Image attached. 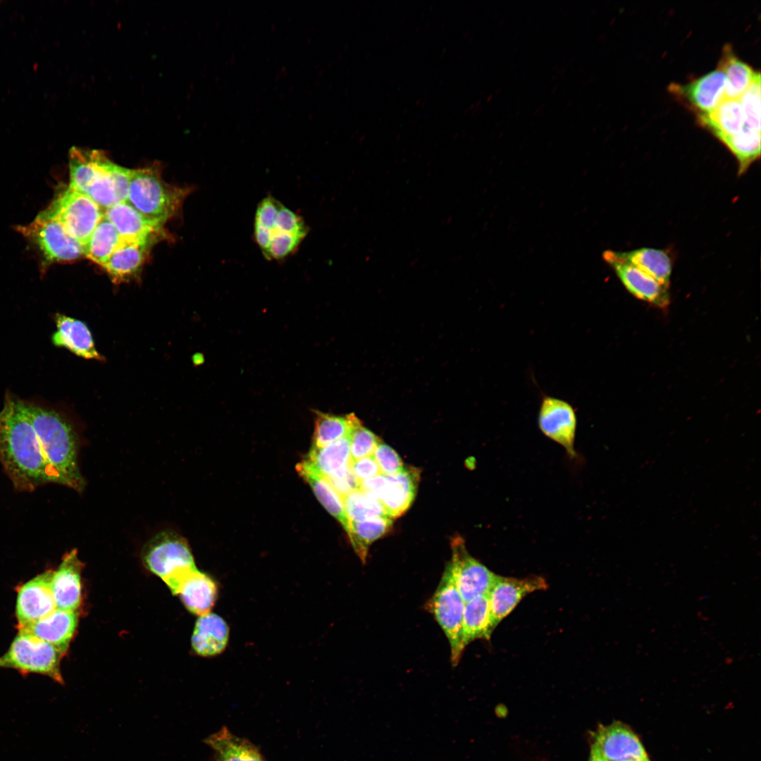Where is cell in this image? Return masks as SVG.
Listing matches in <instances>:
<instances>
[{"label": "cell", "mask_w": 761, "mask_h": 761, "mask_svg": "<svg viewBox=\"0 0 761 761\" xmlns=\"http://www.w3.org/2000/svg\"><path fill=\"white\" fill-rule=\"evenodd\" d=\"M0 464L18 491L31 492L51 483L47 464L23 400L8 392L0 411Z\"/></svg>", "instance_id": "obj_1"}, {"label": "cell", "mask_w": 761, "mask_h": 761, "mask_svg": "<svg viewBox=\"0 0 761 761\" xmlns=\"http://www.w3.org/2000/svg\"><path fill=\"white\" fill-rule=\"evenodd\" d=\"M22 400L47 464L51 483L82 492L86 483L78 464L79 435L74 421L61 407L39 400Z\"/></svg>", "instance_id": "obj_2"}, {"label": "cell", "mask_w": 761, "mask_h": 761, "mask_svg": "<svg viewBox=\"0 0 761 761\" xmlns=\"http://www.w3.org/2000/svg\"><path fill=\"white\" fill-rule=\"evenodd\" d=\"M191 189L171 185L158 164L132 169L127 201L148 219L163 225L176 214Z\"/></svg>", "instance_id": "obj_3"}, {"label": "cell", "mask_w": 761, "mask_h": 761, "mask_svg": "<svg viewBox=\"0 0 761 761\" xmlns=\"http://www.w3.org/2000/svg\"><path fill=\"white\" fill-rule=\"evenodd\" d=\"M142 559L145 567L159 576L173 594L177 595L184 579L197 569L187 541L169 531L155 535L144 545Z\"/></svg>", "instance_id": "obj_4"}, {"label": "cell", "mask_w": 761, "mask_h": 761, "mask_svg": "<svg viewBox=\"0 0 761 761\" xmlns=\"http://www.w3.org/2000/svg\"><path fill=\"white\" fill-rule=\"evenodd\" d=\"M65 654L54 645L18 631L7 652L0 657V668L39 674L63 683L60 664Z\"/></svg>", "instance_id": "obj_5"}, {"label": "cell", "mask_w": 761, "mask_h": 761, "mask_svg": "<svg viewBox=\"0 0 761 761\" xmlns=\"http://www.w3.org/2000/svg\"><path fill=\"white\" fill-rule=\"evenodd\" d=\"M43 211L58 221L85 249L104 214V211L91 198L69 186L59 192Z\"/></svg>", "instance_id": "obj_6"}, {"label": "cell", "mask_w": 761, "mask_h": 761, "mask_svg": "<svg viewBox=\"0 0 761 761\" xmlns=\"http://www.w3.org/2000/svg\"><path fill=\"white\" fill-rule=\"evenodd\" d=\"M464 605L454 576L447 565L435 593L427 603V609L433 614L449 641L453 666L458 664L464 652L461 645V631Z\"/></svg>", "instance_id": "obj_7"}, {"label": "cell", "mask_w": 761, "mask_h": 761, "mask_svg": "<svg viewBox=\"0 0 761 761\" xmlns=\"http://www.w3.org/2000/svg\"><path fill=\"white\" fill-rule=\"evenodd\" d=\"M16 229L38 248L49 263L73 262L85 256V247L44 211L29 224Z\"/></svg>", "instance_id": "obj_8"}, {"label": "cell", "mask_w": 761, "mask_h": 761, "mask_svg": "<svg viewBox=\"0 0 761 761\" xmlns=\"http://www.w3.org/2000/svg\"><path fill=\"white\" fill-rule=\"evenodd\" d=\"M132 169L113 163L101 150H92L84 194L104 211L128 199Z\"/></svg>", "instance_id": "obj_9"}, {"label": "cell", "mask_w": 761, "mask_h": 761, "mask_svg": "<svg viewBox=\"0 0 761 761\" xmlns=\"http://www.w3.org/2000/svg\"><path fill=\"white\" fill-rule=\"evenodd\" d=\"M452 557L447 564L455 579L465 602L488 594L497 575L490 571L466 550L464 540L455 536L451 543Z\"/></svg>", "instance_id": "obj_10"}, {"label": "cell", "mask_w": 761, "mask_h": 761, "mask_svg": "<svg viewBox=\"0 0 761 761\" xmlns=\"http://www.w3.org/2000/svg\"><path fill=\"white\" fill-rule=\"evenodd\" d=\"M547 583L539 576L524 579L505 577L497 575L490 589L488 597L490 609L488 635L490 638L497 625L528 594L545 590Z\"/></svg>", "instance_id": "obj_11"}, {"label": "cell", "mask_w": 761, "mask_h": 761, "mask_svg": "<svg viewBox=\"0 0 761 761\" xmlns=\"http://www.w3.org/2000/svg\"><path fill=\"white\" fill-rule=\"evenodd\" d=\"M726 78L717 68L698 78L683 84L672 83L669 92L681 101L696 116L712 111L725 98Z\"/></svg>", "instance_id": "obj_12"}, {"label": "cell", "mask_w": 761, "mask_h": 761, "mask_svg": "<svg viewBox=\"0 0 761 761\" xmlns=\"http://www.w3.org/2000/svg\"><path fill=\"white\" fill-rule=\"evenodd\" d=\"M538 424L546 437L562 445L571 457L576 456L574 442L577 419L574 407L567 401L550 395L541 398Z\"/></svg>", "instance_id": "obj_13"}, {"label": "cell", "mask_w": 761, "mask_h": 761, "mask_svg": "<svg viewBox=\"0 0 761 761\" xmlns=\"http://www.w3.org/2000/svg\"><path fill=\"white\" fill-rule=\"evenodd\" d=\"M591 753L605 761L648 759L636 735L620 722L598 728L593 734Z\"/></svg>", "instance_id": "obj_14"}, {"label": "cell", "mask_w": 761, "mask_h": 761, "mask_svg": "<svg viewBox=\"0 0 761 761\" xmlns=\"http://www.w3.org/2000/svg\"><path fill=\"white\" fill-rule=\"evenodd\" d=\"M52 574L53 570L48 569L18 588V628L35 622L56 609L51 587Z\"/></svg>", "instance_id": "obj_15"}, {"label": "cell", "mask_w": 761, "mask_h": 761, "mask_svg": "<svg viewBox=\"0 0 761 761\" xmlns=\"http://www.w3.org/2000/svg\"><path fill=\"white\" fill-rule=\"evenodd\" d=\"M603 259L610 264L626 289L636 298L658 308L667 307L670 301L669 287L621 260L614 251L603 253Z\"/></svg>", "instance_id": "obj_16"}, {"label": "cell", "mask_w": 761, "mask_h": 761, "mask_svg": "<svg viewBox=\"0 0 761 761\" xmlns=\"http://www.w3.org/2000/svg\"><path fill=\"white\" fill-rule=\"evenodd\" d=\"M84 564L76 549L64 555L56 570H53L51 587L56 609L76 611L81 604V573Z\"/></svg>", "instance_id": "obj_17"}, {"label": "cell", "mask_w": 761, "mask_h": 761, "mask_svg": "<svg viewBox=\"0 0 761 761\" xmlns=\"http://www.w3.org/2000/svg\"><path fill=\"white\" fill-rule=\"evenodd\" d=\"M104 216L125 242L152 243L163 231L162 225L144 216L127 200L106 209Z\"/></svg>", "instance_id": "obj_18"}, {"label": "cell", "mask_w": 761, "mask_h": 761, "mask_svg": "<svg viewBox=\"0 0 761 761\" xmlns=\"http://www.w3.org/2000/svg\"><path fill=\"white\" fill-rule=\"evenodd\" d=\"M54 321L56 330L51 336L54 345L66 348L85 359L105 360L97 351L92 333L85 323L60 313L55 314Z\"/></svg>", "instance_id": "obj_19"}, {"label": "cell", "mask_w": 761, "mask_h": 761, "mask_svg": "<svg viewBox=\"0 0 761 761\" xmlns=\"http://www.w3.org/2000/svg\"><path fill=\"white\" fill-rule=\"evenodd\" d=\"M78 623L77 611L56 609L49 615L18 628L66 653Z\"/></svg>", "instance_id": "obj_20"}, {"label": "cell", "mask_w": 761, "mask_h": 761, "mask_svg": "<svg viewBox=\"0 0 761 761\" xmlns=\"http://www.w3.org/2000/svg\"><path fill=\"white\" fill-rule=\"evenodd\" d=\"M228 639L229 627L226 621L218 614L209 612L197 619L192 635V647L199 655L215 656L223 652Z\"/></svg>", "instance_id": "obj_21"}, {"label": "cell", "mask_w": 761, "mask_h": 761, "mask_svg": "<svg viewBox=\"0 0 761 761\" xmlns=\"http://www.w3.org/2000/svg\"><path fill=\"white\" fill-rule=\"evenodd\" d=\"M420 473L414 467L404 469L387 476L388 483L381 503L390 518L404 514L410 507L416 493Z\"/></svg>", "instance_id": "obj_22"}, {"label": "cell", "mask_w": 761, "mask_h": 761, "mask_svg": "<svg viewBox=\"0 0 761 761\" xmlns=\"http://www.w3.org/2000/svg\"><path fill=\"white\" fill-rule=\"evenodd\" d=\"M177 595L190 612L201 616L211 612L217 599L218 588L209 576L197 569L184 579Z\"/></svg>", "instance_id": "obj_23"}, {"label": "cell", "mask_w": 761, "mask_h": 761, "mask_svg": "<svg viewBox=\"0 0 761 761\" xmlns=\"http://www.w3.org/2000/svg\"><path fill=\"white\" fill-rule=\"evenodd\" d=\"M151 243H122L103 266L115 283L129 281L141 270L149 254Z\"/></svg>", "instance_id": "obj_24"}, {"label": "cell", "mask_w": 761, "mask_h": 761, "mask_svg": "<svg viewBox=\"0 0 761 761\" xmlns=\"http://www.w3.org/2000/svg\"><path fill=\"white\" fill-rule=\"evenodd\" d=\"M696 117L699 124L718 140L736 135L744 127L739 99L725 97L712 111Z\"/></svg>", "instance_id": "obj_25"}, {"label": "cell", "mask_w": 761, "mask_h": 761, "mask_svg": "<svg viewBox=\"0 0 761 761\" xmlns=\"http://www.w3.org/2000/svg\"><path fill=\"white\" fill-rule=\"evenodd\" d=\"M621 260L635 266L660 283L669 286L672 259L662 249L643 247L627 252H615Z\"/></svg>", "instance_id": "obj_26"}, {"label": "cell", "mask_w": 761, "mask_h": 761, "mask_svg": "<svg viewBox=\"0 0 761 761\" xmlns=\"http://www.w3.org/2000/svg\"><path fill=\"white\" fill-rule=\"evenodd\" d=\"M717 68L723 71L726 78L725 97L727 98L739 99L760 75L759 71L741 60L729 44L724 47Z\"/></svg>", "instance_id": "obj_27"}, {"label": "cell", "mask_w": 761, "mask_h": 761, "mask_svg": "<svg viewBox=\"0 0 761 761\" xmlns=\"http://www.w3.org/2000/svg\"><path fill=\"white\" fill-rule=\"evenodd\" d=\"M302 462L323 475H332L352 462L349 436L320 448L311 447Z\"/></svg>", "instance_id": "obj_28"}, {"label": "cell", "mask_w": 761, "mask_h": 761, "mask_svg": "<svg viewBox=\"0 0 761 761\" xmlns=\"http://www.w3.org/2000/svg\"><path fill=\"white\" fill-rule=\"evenodd\" d=\"M297 470L299 474L311 487L323 506L342 524L347 533L349 521L345 512L343 500L326 477L311 469L302 461L297 464Z\"/></svg>", "instance_id": "obj_29"}, {"label": "cell", "mask_w": 761, "mask_h": 761, "mask_svg": "<svg viewBox=\"0 0 761 761\" xmlns=\"http://www.w3.org/2000/svg\"><path fill=\"white\" fill-rule=\"evenodd\" d=\"M206 743L215 751L217 761H265L252 744L226 727L211 735Z\"/></svg>", "instance_id": "obj_30"}, {"label": "cell", "mask_w": 761, "mask_h": 761, "mask_svg": "<svg viewBox=\"0 0 761 761\" xmlns=\"http://www.w3.org/2000/svg\"><path fill=\"white\" fill-rule=\"evenodd\" d=\"M489 619L488 594L477 596L465 602L461 631V645L464 650L476 639L490 638Z\"/></svg>", "instance_id": "obj_31"}, {"label": "cell", "mask_w": 761, "mask_h": 761, "mask_svg": "<svg viewBox=\"0 0 761 761\" xmlns=\"http://www.w3.org/2000/svg\"><path fill=\"white\" fill-rule=\"evenodd\" d=\"M360 424L361 421L354 414L340 416L316 412L312 447H323L349 436Z\"/></svg>", "instance_id": "obj_32"}, {"label": "cell", "mask_w": 761, "mask_h": 761, "mask_svg": "<svg viewBox=\"0 0 761 761\" xmlns=\"http://www.w3.org/2000/svg\"><path fill=\"white\" fill-rule=\"evenodd\" d=\"M392 525L391 518L380 516L361 521H349L347 534L353 549L365 564L369 546L386 534Z\"/></svg>", "instance_id": "obj_33"}, {"label": "cell", "mask_w": 761, "mask_h": 761, "mask_svg": "<svg viewBox=\"0 0 761 761\" xmlns=\"http://www.w3.org/2000/svg\"><path fill=\"white\" fill-rule=\"evenodd\" d=\"M122 242L116 228L104 214L88 240L85 256L103 267Z\"/></svg>", "instance_id": "obj_34"}, {"label": "cell", "mask_w": 761, "mask_h": 761, "mask_svg": "<svg viewBox=\"0 0 761 761\" xmlns=\"http://www.w3.org/2000/svg\"><path fill=\"white\" fill-rule=\"evenodd\" d=\"M732 153L742 175L760 156V132L743 127L736 135L719 140Z\"/></svg>", "instance_id": "obj_35"}, {"label": "cell", "mask_w": 761, "mask_h": 761, "mask_svg": "<svg viewBox=\"0 0 761 761\" xmlns=\"http://www.w3.org/2000/svg\"><path fill=\"white\" fill-rule=\"evenodd\" d=\"M342 500L348 521H361L376 517L388 516L383 505L379 500L366 495L359 489L351 492Z\"/></svg>", "instance_id": "obj_36"}, {"label": "cell", "mask_w": 761, "mask_h": 761, "mask_svg": "<svg viewBox=\"0 0 761 761\" xmlns=\"http://www.w3.org/2000/svg\"><path fill=\"white\" fill-rule=\"evenodd\" d=\"M744 127L760 132V75L739 98Z\"/></svg>", "instance_id": "obj_37"}, {"label": "cell", "mask_w": 761, "mask_h": 761, "mask_svg": "<svg viewBox=\"0 0 761 761\" xmlns=\"http://www.w3.org/2000/svg\"><path fill=\"white\" fill-rule=\"evenodd\" d=\"M268 249L263 254L268 260H283L296 252L304 239L285 233L271 230Z\"/></svg>", "instance_id": "obj_38"}, {"label": "cell", "mask_w": 761, "mask_h": 761, "mask_svg": "<svg viewBox=\"0 0 761 761\" xmlns=\"http://www.w3.org/2000/svg\"><path fill=\"white\" fill-rule=\"evenodd\" d=\"M349 440L352 460L373 455L376 447L381 442L373 433L364 428L362 423L353 429L349 435Z\"/></svg>", "instance_id": "obj_39"}, {"label": "cell", "mask_w": 761, "mask_h": 761, "mask_svg": "<svg viewBox=\"0 0 761 761\" xmlns=\"http://www.w3.org/2000/svg\"><path fill=\"white\" fill-rule=\"evenodd\" d=\"M273 230L304 239L309 229L300 216L285 207L281 203Z\"/></svg>", "instance_id": "obj_40"}, {"label": "cell", "mask_w": 761, "mask_h": 761, "mask_svg": "<svg viewBox=\"0 0 761 761\" xmlns=\"http://www.w3.org/2000/svg\"><path fill=\"white\" fill-rule=\"evenodd\" d=\"M380 474L391 476L404 469L403 463L397 452L390 446L381 442L376 447L373 455Z\"/></svg>", "instance_id": "obj_41"}, {"label": "cell", "mask_w": 761, "mask_h": 761, "mask_svg": "<svg viewBox=\"0 0 761 761\" xmlns=\"http://www.w3.org/2000/svg\"><path fill=\"white\" fill-rule=\"evenodd\" d=\"M280 204L281 203L271 195L264 198L257 206L254 225L268 230H273Z\"/></svg>", "instance_id": "obj_42"}, {"label": "cell", "mask_w": 761, "mask_h": 761, "mask_svg": "<svg viewBox=\"0 0 761 761\" xmlns=\"http://www.w3.org/2000/svg\"><path fill=\"white\" fill-rule=\"evenodd\" d=\"M325 477L342 499L351 492L359 489V481L352 471L351 464L338 472Z\"/></svg>", "instance_id": "obj_43"}, {"label": "cell", "mask_w": 761, "mask_h": 761, "mask_svg": "<svg viewBox=\"0 0 761 761\" xmlns=\"http://www.w3.org/2000/svg\"><path fill=\"white\" fill-rule=\"evenodd\" d=\"M351 469L359 483L381 474L378 466L372 455L357 460H352Z\"/></svg>", "instance_id": "obj_44"}, {"label": "cell", "mask_w": 761, "mask_h": 761, "mask_svg": "<svg viewBox=\"0 0 761 761\" xmlns=\"http://www.w3.org/2000/svg\"><path fill=\"white\" fill-rule=\"evenodd\" d=\"M387 483V476L379 474L376 476L361 481L359 483V489L381 502Z\"/></svg>", "instance_id": "obj_45"}, {"label": "cell", "mask_w": 761, "mask_h": 761, "mask_svg": "<svg viewBox=\"0 0 761 761\" xmlns=\"http://www.w3.org/2000/svg\"><path fill=\"white\" fill-rule=\"evenodd\" d=\"M272 237L271 230L265 229L261 226L254 225V238L255 242L261 249L262 254L268 249Z\"/></svg>", "instance_id": "obj_46"}, {"label": "cell", "mask_w": 761, "mask_h": 761, "mask_svg": "<svg viewBox=\"0 0 761 761\" xmlns=\"http://www.w3.org/2000/svg\"><path fill=\"white\" fill-rule=\"evenodd\" d=\"M589 761H605V760L601 759L598 756L595 755L591 753Z\"/></svg>", "instance_id": "obj_47"}, {"label": "cell", "mask_w": 761, "mask_h": 761, "mask_svg": "<svg viewBox=\"0 0 761 761\" xmlns=\"http://www.w3.org/2000/svg\"><path fill=\"white\" fill-rule=\"evenodd\" d=\"M622 761H649V760L648 759H645V760L629 759V760H622Z\"/></svg>", "instance_id": "obj_48"}]
</instances>
